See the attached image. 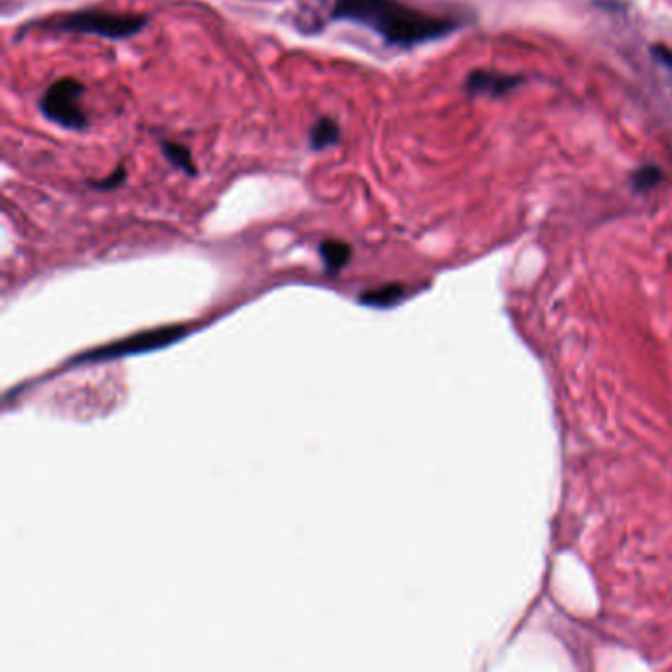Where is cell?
<instances>
[{"label": "cell", "instance_id": "1", "mask_svg": "<svg viewBox=\"0 0 672 672\" xmlns=\"http://www.w3.org/2000/svg\"><path fill=\"white\" fill-rule=\"evenodd\" d=\"M328 22H355L395 48H414L450 36L460 28L452 18L432 16L401 0H328Z\"/></svg>", "mask_w": 672, "mask_h": 672}, {"label": "cell", "instance_id": "2", "mask_svg": "<svg viewBox=\"0 0 672 672\" xmlns=\"http://www.w3.org/2000/svg\"><path fill=\"white\" fill-rule=\"evenodd\" d=\"M148 26L146 14L113 12L101 8L75 10L50 22V28L68 34H91L109 40H127Z\"/></svg>", "mask_w": 672, "mask_h": 672}, {"label": "cell", "instance_id": "3", "mask_svg": "<svg viewBox=\"0 0 672 672\" xmlns=\"http://www.w3.org/2000/svg\"><path fill=\"white\" fill-rule=\"evenodd\" d=\"M85 85L79 79L62 77L54 81L40 99V111L54 125L68 131H83L89 127V119L81 107Z\"/></svg>", "mask_w": 672, "mask_h": 672}, {"label": "cell", "instance_id": "4", "mask_svg": "<svg viewBox=\"0 0 672 672\" xmlns=\"http://www.w3.org/2000/svg\"><path fill=\"white\" fill-rule=\"evenodd\" d=\"M525 81L523 75H511L489 69H475L466 77V91L470 95H489L503 97Z\"/></svg>", "mask_w": 672, "mask_h": 672}, {"label": "cell", "instance_id": "5", "mask_svg": "<svg viewBox=\"0 0 672 672\" xmlns=\"http://www.w3.org/2000/svg\"><path fill=\"white\" fill-rule=\"evenodd\" d=\"M184 334V330L178 328H164V330H156V332H148V334H140V336L125 339L121 343H117L113 349H101L97 355H105V357H121L125 353H138V351H148V349H156L162 347L166 343H172L174 339Z\"/></svg>", "mask_w": 672, "mask_h": 672}, {"label": "cell", "instance_id": "6", "mask_svg": "<svg viewBox=\"0 0 672 672\" xmlns=\"http://www.w3.org/2000/svg\"><path fill=\"white\" fill-rule=\"evenodd\" d=\"M339 140H341V129H339L336 119H332V117H320L312 125L310 135H308L310 150H314V152H322L326 148H332V146H336Z\"/></svg>", "mask_w": 672, "mask_h": 672}, {"label": "cell", "instance_id": "7", "mask_svg": "<svg viewBox=\"0 0 672 672\" xmlns=\"http://www.w3.org/2000/svg\"><path fill=\"white\" fill-rule=\"evenodd\" d=\"M351 255H353L351 245L339 239H328L320 245V259L324 263V269L330 274H337L345 265H349Z\"/></svg>", "mask_w": 672, "mask_h": 672}, {"label": "cell", "instance_id": "8", "mask_svg": "<svg viewBox=\"0 0 672 672\" xmlns=\"http://www.w3.org/2000/svg\"><path fill=\"white\" fill-rule=\"evenodd\" d=\"M162 154L174 168L182 170L186 176H198V168L194 164V158L188 146L174 142V140H162Z\"/></svg>", "mask_w": 672, "mask_h": 672}, {"label": "cell", "instance_id": "9", "mask_svg": "<svg viewBox=\"0 0 672 672\" xmlns=\"http://www.w3.org/2000/svg\"><path fill=\"white\" fill-rule=\"evenodd\" d=\"M663 180H665V172L655 164L641 166L631 174V186L635 192H641V194L655 190L657 186L663 184Z\"/></svg>", "mask_w": 672, "mask_h": 672}, {"label": "cell", "instance_id": "10", "mask_svg": "<svg viewBox=\"0 0 672 672\" xmlns=\"http://www.w3.org/2000/svg\"><path fill=\"white\" fill-rule=\"evenodd\" d=\"M404 292L406 290L401 284H389V286L365 292V296L361 300L369 306H393L395 302H399L403 298Z\"/></svg>", "mask_w": 672, "mask_h": 672}, {"label": "cell", "instance_id": "11", "mask_svg": "<svg viewBox=\"0 0 672 672\" xmlns=\"http://www.w3.org/2000/svg\"><path fill=\"white\" fill-rule=\"evenodd\" d=\"M127 182V168L125 166H117L109 176H105L103 180H91L89 186L93 190H99V192H113L117 188H121L123 184Z\"/></svg>", "mask_w": 672, "mask_h": 672}, {"label": "cell", "instance_id": "12", "mask_svg": "<svg viewBox=\"0 0 672 672\" xmlns=\"http://www.w3.org/2000/svg\"><path fill=\"white\" fill-rule=\"evenodd\" d=\"M651 56L661 64V66H665L667 69H671L672 71V50L671 48H667V46H661V44H657V46H653L651 48Z\"/></svg>", "mask_w": 672, "mask_h": 672}]
</instances>
